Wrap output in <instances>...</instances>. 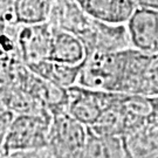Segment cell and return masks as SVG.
I'll use <instances>...</instances> for the list:
<instances>
[{"label": "cell", "mask_w": 158, "mask_h": 158, "mask_svg": "<svg viewBox=\"0 0 158 158\" xmlns=\"http://www.w3.org/2000/svg\"><path fill=\"white\" fill-rule=\"evenodd\" d=\"M88 49L76 34L53 27V39L49 60L70 66H79L85 61Z\"/></svg>", "instance_id": "ba28073f"}, {"label": "cell", "mask_w": 158, "mask_h": 158, "mask_svg": "<svg viewBox=\"0 0 158 158\" xmlns=\"http://www.w3.org/2000/svg\"><path fill=\"white\" fill-rule=\"evenodd\" d=\"M33 158H47V149L41 150V151H39V152H36Z\"/></svg>", "instance_id": "2e32d148"}, {"label": "cell", "mask_w": 158, "mask_h": 158, "mask_svg": "<svg viewBox=\"0 0 158 158\" xmlns=\"http://www.w3.org/2000/svg\"><path fill=\"white\" fill-rule=\"evenodd\" d=\"M127 27L134 48L148 54H158V7L138 6Z\"/></svg>", "instance_id": "8992f818"}, {"label": "cell", "mask_w": 158, "mask_h": 158, "mask_svg": "<svg viewBox=\"0 0 158 158\" xmlns=\"http://www.w3.org/2000/svg\"><path fill=\"white\" fill-rule=\"evenodd\" d=\"M15 115L17 114L14 113V111H12L11 109L1 106V110H0V138L1 139L7 134L10 127H11L13 121H14Z\"/></svg>", "instance_id": "5bb4252c"}, {"label": "cell", "mask_w": 158, "mask_h": 158, "mask_svg": "<svg viewBox=\"0 0 158 158\" xmlns=\"http://www.w3.org/2000/svg\"><path fill=\"white\" fill-rule=\"evenodd\" d=\"M82 158H131L124 137L96 132L88 128V139Z\"/></svg>", "instance_id": "9c48e42d"}, {"label": "cell", "mask_w": 158, "mask_h": 158, "mask_svg": "<svg viewBox=\"0 0 158 158\" xmlns=\"http://www.w3.org/2000/svg\"><path fill=\"white\" fill-rule=\"evenodd\" d=\"M127 49L93 52L83 62L77 85L106 91L121 93L127 62Z\"/></svg>", "instance_id": "6da1fadb"}, {"label": "cell", "mask_w": 158, "mask_h": 158, "mask_svg": "<svg viewBox=\"0 0 158 158\" xmlns=\"http://www.w3.org/2000/svg\"><path fill=\"white\" fill-rule=\"evenodd\" d=\"M47 158H55V157H53V156H51V155H49V153L47 152Z\"/></svg>", "instance_id": "e0dca14e"}, {"label": "cell", "mask_w": 158, "mask_h": 158, "mask_svg": "<svg viewBox=\"0 0 158 158\" xmlns=\"http://www.w3.org/2000/svg\"><path fill=\"white\" fill-rule=\"evenodd\" d=\"M117 95V91L97 90L75 85L68 88L67 113L85 127H91L115 102Z\"/></svg>", "instance_id": "277c9868"}, {"label": "cell", "mask_w": 158, "mask_h": 158, "mask_svg": "<svg viewBox=\"0 0 158 158\" xmlns=\"http://www.w3.org/2000/svg\"><path fill=\"white\" fill-rule=\"evenodd\" d=\"M52 39L53 27L48 21L18 25V45L23 62L27 66L49 57Z\"/></svg>", "instance_id": "5b68a950"}, {"label": "cell", "mask_w": 158, "mask_h": 158, "mask_svg": "<svg viewBox=\"0 0 158 158\" xmlns=\"http://www.w3.org/2000/svg\"><path fill=\"white\" fill-rule=\"evenodd\" d=\"M142 95L158 96V54H151L144 73Z\"/></svg>", "instance_id": "4fadbf2b"}, {"label": "cell", "mask_w": 158, "mask_h": 158, "mask_svg": "<svg viewBox=\"0 0 158 158\" xmlns=\"http://www.w3.org/2000/svg\"><path fill=\"white\" fill-rule=\"evenodd\" d=\"M82 64L70 66L66 63H60L46 59L39 62L29 64V69L44 80L51 82L53 85H59L61 88L68 89L73 85H77Z\"/></svg>", "instance_id": "30bf717a"}, {"label": "cell", "mask_w": 158, "mask_h": 158, "mask_svg": "<svg viewBox=\"0 0 158 158\" xmlns=\"http://www.w3.org/2000/svg\"><path fill=\"white\" fill-rule=\"evenodd\" d=\"M124 139L131 158H158V122L143 125Z\"/></svg>", "instance_id": "8fae6325"}, {"label": "cell", "mask_w": 158, "mask_h": 158, "mask_svg": "<svg viewBox=\"0 0 158 158\" xmlns=\"http://www.w3.org/2000/svg\"><path fill=\"white\" fill-rule=\"evenodd\" d=\"M1 106L11 109L15 114H41L48 111L42 103L19 87H1Z\"/></svg>", "instance_id": "7c38bea8"}, {"label": "cell", "mask_w": 158, "mask_h": 158, "mask_svg": "<svg viewBox=\"0 0 158 158\" xmlns=\"http://www.w3.org/2000/svg\"><path fill=\"white\" fill-rule=\"evenodd\" d=\"M36 152H39V151H23V150H18V151H11V152L1 153V157L0 158H33Z\"/></svg>", "instance_id": "9a60e30c"}, {"label": "cell", "mask_w": 158, "mask_h": 158, "mask_svg": "<svg viewBox=\"0 0 158 158\" xmlns=\"http://www.w3.org/2000/svg\"><path fill=\"white\" fill-rule=\"evenodd\" d=\"M53 115L51 113L17 114L5 137L1 153L11 151H40L48 147Z\"/></svg>", "instance_id": "7a4b0ae2"}, {"label": "cell", "mask_w": 158, "mask_h": 158, "mask_svg": "<svg viewBox=\"0 0 158 158\" xmlns=\"http://www.w3.org/2000/svg\"><path fill=\"white\" fill-rule=\"evenodd\" d=\"M83 11L95 20L127 23L138 7L137 0H76Z\"/></svg>", "instance_id": "52a82bcc"}, {"label": "cell", "mask_w": 158, "mask_h": 158, "mask_svg": "<svg viewBox=\"0 0 158 158\" xmlns=\"http://www.w3.org/2000/svg\"><path fill=\"white\" fill-rule=\"evenodd\" d=\"M88 139V127L67 110L53 114L47 152L55 158H82Z\"/></svg>", "instance_id": "3957f363"}]
</instances>
